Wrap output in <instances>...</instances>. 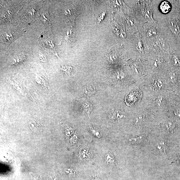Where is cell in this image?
Returning <instances> with one entry per match:
<instances>
[{"label":"cell","mask_w":180,"mask_h":180,"mask_svg":"<svg viewBox=\"0 0 180 180\" xmlns=\"http://www.w3.org/2000/svg\"><path fill=\"white\" fill-rule=\"evenodd\" d=\"M90 107L91 106H90V104H85V106H84V108H85L84 109H85V110L87 113V114H88V115L89 116V114H90Z\"/></svg>","instance_id":"obj_11"},{"label":"cell","mask_w":180,"mask_h":180,"mask_svg":"<svg viewBox=\"0 0 180 180\" xmlns=\"http://www.w3.org/2000/svg\"><path fill=\"white\" fill-rule=\"evenodd\" d=\"M71 142L72 143H75L78 140V136L76 135H74L72 137L71 139Z\"/></svg>","instance_id":"obj_13"},{"label":"cell","mask_w":180,"mask_h":180,"mask_svg":"<svg viewBox=\"0 0 180 180\" xmlns=\"http://www.w3.org/2000/svg\"><path fill=\"white\" fill-rule=\"evenodd\" d=\"M142 97L141 91L137 89L135 90L129 95L128 96V100L129 101V104H134L138 102Z\"/></svg>","instance_id":"obj_1"},{"label":"cell","mask_w":180,"mask_h":180,"mask_svg":"<svg viewBox=\"0 0 180 180\" xmlns=\"http://www.w3.org/2000/svg\"><path fill=\"white\" fill-rule=\"evenodd\" d=\"M53 180H57V179H56V178H54V179Z\"/></svg>","instance_id":"obj_17"},{"label":"cell","mask_w":180,"mask_h":180,"mask_svg":"<svg viewBox=\"0 0 180 180\" xmlns=\"http://www.w3.org/2000/svg\"><path fill=\"white\" fill-rule=\"evenodd\" d=\"M66 172L70 175H74L75 174L74 171L71 169H67L66 170Z\"/></svg>","instance_id":"obj_15"},{"label":"cell","mask_w":180,"mask_h":180,"mask_svg":"<svg viewBox=\"0 0 180 180\" xmlns=\"http://www.w3.org/2000/svg\"><path fill=\"white\" fill-rule=\"evenodd\" d=\"M81 156L83 158H88L90 157L89 153L85 149H84L81 152Z\"/></svg>","instance_id":"obj_9"},{"label":"cell","mask_w":180,"mask_h":180,"mask_svg":"<svg viewBox=\"0 0 180 180\" xmlns=\"http://www.w3.org/2000/svg\"><path fill=\"white\" fill-rule=\"evenodd\" d=\"M144 138V137L142 136H140L137 137L129 139L130 142H133L136 143H139L141 142L142 141Z\"/></svg>","instance_id":"obj_7"},{"label":"cell","mask_w":180,"mask_h":180,"mask_svg":"<svg viewBox=\"0 0 180 180\" xmlns=\"http://www.w3.org/2000/svg\"><path fill=\"white\" fill-rule=\"evenodd\" d=\"M164 86V82L159 79H155L152 81L151 87L154 91L159 90L162 89Z\"/></svg>","instance_id":"obj_2"},{"label":"cell","mask_w":180,"mask_h":180,"mask_svg":"<svg viewBox=\"0 0 180 180\" xmlns=\"http://www.w3.org/2000/svg\"><path fill=\"white\" fill-rule=\"evenodd\" d=\"M105 159L106 161L109 163H112L114 161V157L113 154L109 153L106 155L105 156Z\"/></svg>","instance_id":"obj_8"},{"label":"cell","mask_w":180,"mask_h":180,"mask_svg":"<svg viewBox=\"0 0 180 180\" xmlns=\"http://www.w3.org/2000/svg\"><path fill=\"white\" fill-rule=\"evenodd\" d=\"M66 134L67 136H70L73 134L74 132L72 129L71 128H68L66 129Z\"/></svg>","instance_id":"obj_12"},{"label":"cell","mask_w":180,"mask_h":180,"mask_svg":"<svg viewBox=\"0 0 180 180\" xmlns=\"http://www.w3.org/2000/svg\"><path fill=\"white\" fill-rule=\"evenodd\" d=\"M157 148L161 152L166 153L167 151V146L166 143L164 141L162 140L158 142L157 144Z\"/></svg>","instance_id":"obj_4"},{"label":"cell","mask_w":180,"mask_h":180,"mask_svg":"<svg viewBox=\"0 0 180 180\" xmlns=\"http://www.w3.org/2000/svg\"><path fill=\"white\" fill-rule=\"evenodd\" d=\"M167 128L170 131H172L175 128V124L173 121H168L166 124Z\"/></svg>","instance_id":"obj_5"},{"label":"cell","mask_w":180,"mask_h":180,"mask_svg":"<svg viewBox=\"0 0 180 180\" xmlns=\"http://www.w3.org/2000/svg\"><path fill=\"white\" fill-rule=\"evenodd\" d=\"M175 114L177 118L180 119V109H177L175 110Z\"/></svg>","instance_id":"obj_14"},{"label":"cell","mask_w":180,"mask_h":180,"mask_svg":"<svg viewBox=\"0 0 180 180\" xmlns=\"http://www.w3.org/2000/svg\"><path fill=\"white\" fill-rule=\"evenodd\" d=\"M160 9L163 14H167L171 10V6L169 2L165 1L161 3L160 5Z\"/></svg>","instance_id":"obj_3"},{"label":"cell","mask_w":180,"mask_h":180,"mask_svg":"<svg viewBox=\"0 0 180 180\" xmlns=\"http://www.w3.org/2000/svg\"><path fill=\"white\" fill-rule=\"evenodd\" d=\"M124 115L120 114L118 111H115L113 112V114L111 116V118L113 119L119 120L122 118L123 117Z\"/></svg>","instance_id":"obj_6"},{"label":"cell","mask_w":180,"mask_h":180,"mask_svg":"<svg viewBox=\"0 0 180 180\" xmlns=\"http://www.w3.org/2000/svg\"></svg>","instance_id":"obj_18"},{"label":"cell","mask_w":180,"mask_h":180,"mask_svg":"<svg viewBox=\"0 0 180 180\" xmlns=\"http://www.w3.org/2000/svg\"><path fill=\"white\" fill-rule=\"evenodd\" d=\"M90 130L91 132H92V133L95 135L96 136H97L98 137L99 136L100 134V133L99 132V130H97V129L93 128H90Z\"/></svg>","instance_id":"obj_10"},{"label":"cell","mask_w":180,"mask_h":180,"mask_svg":"<svg viewBox=\"0 0 180 180\" xmlns=\"http://www.w3.org/2000/svg\"><path fill=\"white\" fill-rule=\"evenodd\" d=\"M174 64L176 66H180V61L177 58H175L174 59Z\"/></svg>","instance_id":"obj_16"}]
</instances>
